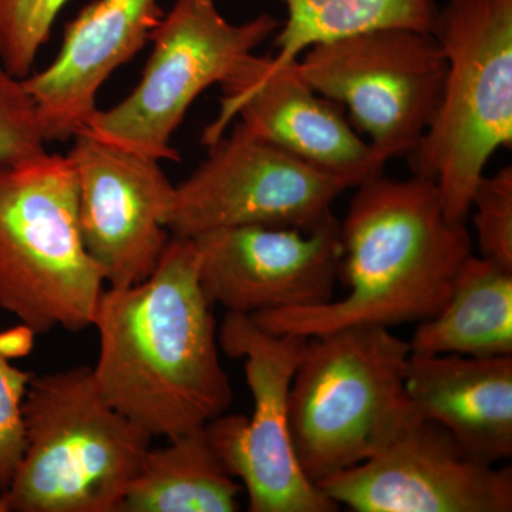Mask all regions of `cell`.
<instances>
[{"label":"cell","mask_w":512,"mask_h":512,"mask_svg":"<svg viewBox=\"0 0 512 512\" xmlns=\"http://www.w3.org/2000/svg\"><path fill=\"white\" fill-rule=\"evenodd\" d=\"M194 239L171 237L140 284L104 289L93 328L101 396L153 437L174 439L227 413L231 382Z\"/></svg>","instance_id":"cell-1"},{"label":"cell","mask_w":512,"mask_h":512,"mask_svg":"<svg viewBox=\"0 0 512 512\" xmlns=\"http://www.w3.org/2000/svg\"><path fill=\"white\" fill-rule=\"evenodd\" d=\"M340 238L345 298L252 319L269 332L306 338L349 326L420 323L440 311L473 255L466 224L450 220L437 185L416 175H380L357 187Z\"/></svg>","instance_id":"cell-2"},{"label":"cell","mask_w":512,"mask_h":512,"mask_svg":"<svg viewBox=\"0 0 512 512\" xmlns=\"http://www.w3.org/2000/svg\"><path fill=\"white\" fill-rule=\"evenodd\" d=\"M23 427L6 512H120L154 439L101 396L90 366L33 375Z\"/></svg>","instance_id":"cell-3"},{"label":"cell","mask_w":512,"mask_h":512,"mask_svg":"<svg viewBox=\"0 0 512 512\" xmlns=\"http://www.w3.org/2000/svg\"><path fill=\"white\" fill-rule=\"evenodd\" d=\"M410 343L383 326L306 339L289 392V431L318 484L375 456L417 416L404 380Z\"/></svg>","instance_id":"cell-4"},{"label":"cell","mask_w":512,"mask_h":512,"mask_svg":"<svg viewBox=\"0 0 512 512\" xmlns=\"http://www.w3.org/2000/svg\"><path fill=\"white\" fill-rule=\"evenodd\" d=\"M431 33L446 56V80L407 161L437 185L447 217L466 222L488 161L512 147V0H447Z\"/></svg>","instance_id":"cell-5"},{"label":"cell","mask_w":512,"mask_h":512,"mask_svg":"<svg viewBox=\"0 0 512 512\" xmlns=\"http://www.w3.org/2000/svg\"><path fill=\"white\" fill-rule=\"evenodd\" d=\"M103 274L84 247L67 156L0 171V309L35 335L92 328Z\"/></svg>","instance_id":"cell-6"},{"label":"cell","mask_w":512,"mask_h":512,"mask_svg":"<svg viewBox=\"0 0 512 512\" xmlns=\"http://www.w3.org/2000/svg\"><path fill=\"white\" fill-rule=\"evenodd\" d=\"M278 30L269 13L235 25L215 0H175L151 33L153 52L136 89L111 109L97 110L80 133L140 156L177 161L171 140L191 104L208 87L227 82Z\"/></svg>","instance_id":"cell-7"},{"label":"cell","mask_w":512,"mask_h":512,"mask_svg":"<svg viewBox=\"0 0 512 512\" xmlns=\"http://www.w3.org/2000/svg\"><path fill=\"white\" fill-rule=\"evenodd\" d=\"M306 336L274 333L251 315L227 312L218 342L244 360L254 409L221 414L204 433L221 463L241 481L251 512H335L339 505L303 474L289 431V392Z\"/></svg>","instance_id":"cell-8"},{"label":"cell","mask_w":512,"mask_h":512,"mask_svg":"<svg viewBox=\"0 0 512 512\" xmlns=\"http://www.w3.org/2000/svg\"><path fill=\"white\" fill-rule=\"evenodd\" d=\"M296 66L316 93L346 110L386 161L407 158L420 143L439 110L447 70L433 33L410 29L319 43Z\"/></svg>","instance_id":"cell-9"},{"label":"cell","mask_w":512,"mask_h":512,"mask_svg":"<svg viewBox=\"0 0 512 512\" xmlns=\"http://www.w3.org/2000/svg\"><path fill=\"white\" fill-rule=\"evenodd\" d=\"M208 147L197 170L175 185L165 222L171 237L248 225L311 229L333 215V202L346 191L238 121Z\"/></svg>","instance_id":"cell-10"},{"label":"cell","mask_w":512,"mask_h":512,"mask_svg":"<svg viewBox=\"0 0 512 512\" xmlns=\"http://www.w3.org/2000/svg\"><path fill=\"white\" fill-rule=\"evenodd\" d=\"M356 512H511V467L468 454L419 414L375 456L316 484Z\"/></svg>","instance_id":"cell-11"},{"label":"cell","mask_w":512,"mask_h":512,"mask_svg":"<svg viewBox=\"0 0 512 512\" xmlns=\"http://www.w3.org/2000/svg\"><path fill=\"white\" fill-rule=\"evenodd\" d=\"M221 89L220 113L202 134L207 146L238 119L249 133L311 165L346 190L384 174L387 161L359 136L342 106L305 82L296 60L274 66L271 56L254 53Z\"/></svg>","instance_id":"cell-12"},{"label":"cell","mask_w":512,"mask_h":512,"mask_svg":"<svg viewBox=\"0 0 512 512\" xmlns=\"http://www.w3.org/2000/svg\"><path fill=\"white\" fill-rule=\"evenodd\" d=\"M67 154L77 178V218L84 247L109 288L146 281L171 235L167 215L175 185L160 161L86 133Z\"/></svg>","instance_id":"cell-13"},{"label":"cell","mask_w":512,"mask_h":512,"mask_svg":"<svg viewBox=\"0 0 512 512\" xmlns=\"http://www.w3.org/2000/svg\"><path fill=\"white\" fill-rule=\"evenodd\" d=\"M192 239L202 289L227 312L289 311L333 299L343 254L333 215L311 229L248 225Z\"/></svg>","instance_id":"cell-14"},{"label":"cell","mask_w":512,"mask_h":512,"mask_svg":"<svg viewBox=\"0 0 512 512\" xmlns=\"http://www.w3.org/2000/svg\"><path fill=\"white\" fill-rule=\"evenodd\" d=\"M164 13L158 0H94L67 26L56 59L23 79L47 143L80 133L103 84L146 46Z\"/></svg>","instance_id":"cell-15"},{"label":"cell","mask_w":512,"mask_h":512,"mask_svg":"<svg viewBox=\"0 0 512 512\" xmlns=\"http://www.w3.org/2000/svg\"><path fill=\"white\" fill-rule=\"evenodd\" d=\"M421 419L446 429L468 454L497 464L512 456V356L417 355L404 380Z\"/></svg>","instance_id":"cell-16"},{"label":"cell","mask_w":512,"mask_h":512,"mask_svg":"<svg viewBox=\"0 0 512 512\" xmlns=\"http://www.w3.org/2000/svg\"><path fill=\"white\" fill-rule=\"evenodd\" d=\"M409 343L417 355L512 356V272L471 255L440 311Z\"/></svg>","instance_id":"cell-17"},{"label":"cell","mask_w":512,"mask_h":512,"mask_svg":"<svg viewBox=\"0 0 512 512\" xmlns=\"http://www.w3.org/2000/svg\"><path fill=\"white\" fill-rule=\"evenodd\" d=\"M242 490L204 429L194 430L147 451L120 512H235Z\"/></svg>","instance_id":"cell-18"},{"label":"cell","mask_w":512,"mask_h":512,"mask_svg":"<svg viewBox=\"0 0 512 512\" xmlns=\"http://www.w3.org/2000/svg\"><path fill=\"white\" fill-rule=\"evenodd\" d=\"M288 13L276 33L274 66L298 60L309 47L383 29L430 32L439 6L434 0H281Z\"/></svg>","instance_id":"cell-19"},{"label":"cell","mask_w":512,"mask_h":512,"mask_svg":"<svg viewBox=\"0 0 512 512\" xmlns=\"http://www.w3.org/2000/svg\"><path fill=\"white\" fill-rule=\"evenodd\" d=\"M33 336L23 325L0 332V494L12 483L25 450L23 402L33 377L12 360L28 355Z\"/></svg>","instance_id":"cell-20"},{"label":"cell","mask_w":512,"mask_h":512,"mask_svg":"<svg viewBox=\"0 0 512 512\" xmlns=\"http://www.w3.org/2000/svg\"><path fill=\"white\" fill-rule=\"evenodd\" d=\"M69 0H0V64L25 79Z\"/></svg>","instance_id":"cell-21"},{"label":"cell","mask_w":512,"mask_h":512,"mask_svg":"<svg viewBox=\"0 0 512 512\" xmlns=\"http://www.w3.org/2000/svg\"><path fill=\"white\" fill-rule=\"evenodd\" d=\"M35 101L23 79L0 64V171L49 153Z\"/></svg>","instance_id":"cell-22"},{"label":"cell","mask_w":512,"mask_h":512,"mask_svg":"<svg viewBox=\"0 0 512 512\" xmlns=\"http://www.w3.org/2000/svg\"><path fill=\"white\" fill-rule=\"evenodd\" d=\"M481 258L512 272V167L483 175L471 198Z\"/></svg>","instance_id":"cell-23"},{"label":"cell","mask_w":512,"mask_h":512,"mask_svg":"<svg viewBox=\"0 0 512 512\" xmlns=\"http://www.w3.org/2000/svg\"><path fill=\"white\" fill-rule=\"evenodd\" d=\"M0 512H6L5 503H3L2 494H0Z\"/></svg>","instance_id":"cell-24"}]
</instances>
